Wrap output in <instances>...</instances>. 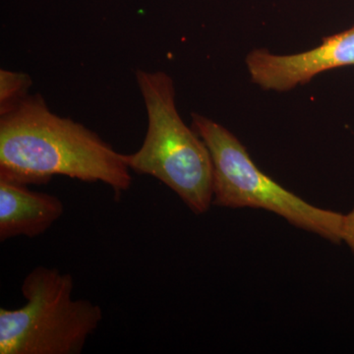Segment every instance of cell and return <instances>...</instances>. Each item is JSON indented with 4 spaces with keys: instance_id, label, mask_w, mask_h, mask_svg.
Here are the masks:
<instances>
[{
    "instance_id": "cell-1",
    "label": "cell",
    "mask_w": 354,
    "mask_h": 354,
    "mask_svg": "<svg viewBox=\"0 0 354 354\" xmlns=\"http://www.w3.org/2000/svg\"><path fill=\"white\" fill-rule=\"evenodd\" d=\"M125 153L85 125L27 95L0 114V179L41 185L55 176L109 185L116 196L132 185Z\"/></svg>"
},
{
    "instance_id": "cell-2",
    "label": "cell",
    "mask_w": 354,
    "mask_h": 354,
    "mask_svg": "<svg viewBox=\"0 0 354 354\" xmlns=\"http://www.w3.org/2000/svg\"><path fill=\"white\" fill-rule=\"evenodd\" d=\"M145 104L148 128L137 152L127 155L128 167L164 183L196 215L213 205L214 169L208 147L176 109L174 80L164 71L135 73Z\"/></svg>"
},
{
    "instance_id": "cell-3",
    "label": "cell",
    "mask_w": 354,
    "mask_h": 354,
    "mask_svg": "<svg viewBox=\"0 0 354 354\" xmlns=\"http://www.w3.org/2000/svg\"><path fill=\"white\" fill-rule=\"evenodd\" d=\"M71 274L35 268L21 291L26 304L0 309V354H80L102 320L101 306L73 299Z\"/></svg>"
},
{
    "instance_id": "cell-4",
    "label": "cell",
    "mask_w": 354,
    "mask_h": 354,
    "mask_svg": "<svg viewBox=\"0 0 354 354\" xmlns=\"http://www.w3.org/2000/svg\"><path fill=\"white\" fill-rule=\"evenodd\" d=\"M191 118V127L211 153L214 206L266 209L332 243L342 242L344 215L309 204L261 171L227 128L201 114L192 113Z\"/></svg>"
},
{
    "instance_id": "cell-5",
    "label": "cell",
    "mask_w": 354,
    "mask_h": 354,
    "mask_svg": "<svg viewBox=\"0 0 354 354\" xmlns=\"http://www.w3.org/2000/svg\"><path fill=\"white\" fill-rule=\"evenodd\" d=\"M251 81L263 90L286 92L329 70L354 66V25L325 37L320 46L295 55H279L264 48L246 57Z\"/></svg>"
},
{
    "instance_id": "cell-6",
    "label": "cell",
    "mask_w": 354,
    "mask_h": 354,
    "mask_svg": "<svg viewBox=\"0 0 354 354\" xmlns=\"http://www.w3.org/2000/svg\"><path fill=\"white\" fill-rule=\"evenodd\" d=\"M64 213L59 198L0 179V241L48 232Z\"/></svg>"
},
{
    "instance_id": "cell-7",
    "label": "cell",
    "mask_w": 354,
    "mask_h": 354,
    "mask_svg": "<svg viewBox=\"0 0 354 354\" xmlns=\"http://www.w3.org/2000/svg\"><path fill=\"white\" fill-rule=\"evenodd\" d=\"M31 77L23 72L0 70V114L6 113L28 95Z\"/></svg>"
},
{
    "instance_id": "cell-8",
    "label": "cell",
    "mask_w": 354,
    "mask_h": 354,
    "mask_svg": "<svg viewBox=\"0 0 354 354\" xmlns=\"http://www.w3.org/2000/svg\"><path fill=\"white\" fill-rule=\"evenodd\" d=\"M342 241L348 246L354 256V209L342 221Z\"/></svg>"
}]
</instances>
